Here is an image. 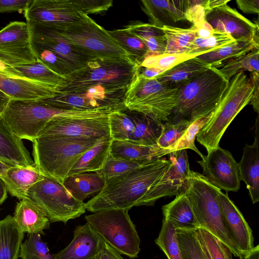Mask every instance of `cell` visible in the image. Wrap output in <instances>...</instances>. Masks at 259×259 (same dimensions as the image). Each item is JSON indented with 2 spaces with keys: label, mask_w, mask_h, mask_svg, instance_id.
Returning <instances> with one entry per match:
<instances>
[{
  "label": "cell",
  "mask_w": 259,
  "mask_h": 259,
  "mask_svg": "<svg viewBox=\"0 0 259 259\" xmlns=\"http://www.w3.org/2000/svg\"><path fill=\"white\" fill-rule=\"evenodd\" d=\"M219 69L210 67L178 88L176 106L168 121L186 119L191 123L212 114L227 85Z\"/></svg>",
  "instance_id": "obj_2"
},
{
  "label": "cell",
  "mask_w": 259,
  "mask_h": 259,
  "mask_svg": "<svg viewBox=\"0 0 259 259\" xmlns=\"http://www.w3.org/2000/svg\"><path fill=\"white\" fill-rule=\"evenodd\" d=\"M168 155L170 166L140 200L138 206H152L158 199L179 195L188 188L191 170L187 150L173 151Z\"/></svg>",
  "instance_id": "obj_15"
},
{
  "label": "cell",
  "mask_w": 259,
  "mask_h": 259,
  "mask_svg": "<svg viewBox=\"0 0 259 259\" xmlns=\"http://www.w3.org/2000/svg\"><path fill=\"white\" fill-rule=\"evenodd\" d=\"M140 64L132 57L95 58L86 66L66 75L57 93L70 94L101 86L115 91H126L138 74Z\"/></svg>",
  "instance_id": "obj_3"
},
{
  "label": "cell",
  "mask_w": 259,
  "mask_h": 259,
  "mask_svg": "<svg viewBox=\"0 0 259 259\" xmlns=\"http://www.w3.org/2000/svg\"><path fill=\"white\" fill-rule=\"evenodd\" d=\"M36 60L35 56L0 52V90L11 99L40 100L53 97L58 93L56 88L27 78L13 67Z\"/></svg>",
  "instance_id": "obj_13"
},
{
  "label": "cell",
  "mask_w": 259,
  "mask_h": 259,
  "mask_svg": "<svg viewBox=\"0 0 259 259\" xmlns=\"http://www.w3.org/2000/svg\"><path fill=\"white\" fill-rule=\"evenodd\" d=\"M188 179L189 185L185 193L199 228L209 232L224 243L233 255L242 259L244 255L231 238L225 223L218 199L221 190L202 174L191 170Z\"/></svg>",
  "instance_id": "obj_6"
},
{
  "label": "cell",
  "mask_w": 259,
  "mask_h": 259,
  "mask_svg": "<svg viewBox=\"0 0 259 259\" xmlns=\"http://www.w3.org/2000/svg\"><path fill=\"white\" fill-rule=\"evenodd\" d=\"M13 218L21 232L29 234L44 235V230L49 229L51 223L45 212L27 199L17 203Z\"/></svg>",
  "instance_id": "obj_28"
},
{
  "label": "cell",
  "mask_w": 259,
  "mask_h": 259,
  "mask_svg": "<svg viewBox=\"0 0 259 259\" xmlns=\"http://www.w3.org/2000/svg\"><path fill=\"white\" fill-rule=\"evenodd\" d=\"M105 184V179L101 170L68 176L62 183L74 198L82 202L90 196L99 193Z\"/></svg>",
  "instance_id": "obj_30"
},
{
  "label": "cell",
  "mask_w": 259,
  "mask_h": 259,
  "mask_svg": "<svg viewBox=\"0 0 259 259\" xmlns=\"http://www.w3.org/2000/svg\"><path fill=\"white\" fill-rule=\"evenodd\" d=\"M212 113L207 116L198 118L191 123L185 134L172 148V151L189 149L194 151L202 158L204 155L197 148L195 145V140L200 130L209 120Z\"/></svg>",
  "instance_id": "obj_50"
},
{
  "label": "cell",
  "mask_w": 259,
  "mask_h": 259,
  "mask_svg": "<svg viewBox=\"0 0 259 259\" xmlns=\"http://www.w3.org/2000/svg\"><path fill=\"white\" fill-rule=\"evenodd\" d=\"M0 161L11 166H26L34 163L23 142L0 116Z\"/></svg>",
  "instance_id": "obj_24"
},
{
  "label": "cell",
  "mask_w": 259,
  "mask_h": 259,
  "mask_svg": "<svg viewBox=\"0 0 259 259\" xmlns=\"http://www.w3.org/2000/svg\"><path fill=\"white\" fill-rule=\"evenodd\" d=\"M76 7L83 13L103 14L112 6V0H71Z\"/></svg>",
  "instance_id": "obj_53"
},
{
  "label": "cell",
  "mask_w": 259,
  "mask_h": 259,
  "mask_svg": "<svg viewBox=\"0 0 259 259\" xmlns=\"http://www.w3.org/2000/svg\"><path fill=\"white\" fill-rule=\"evenodd\" d=\"M112 141L111 137H104L99 140L79 159L68 176L101 170L110 153Z\"/></svg>",
  "instance_id": "obj_33"
},
{
  "label": "cell",
  "mask_w": 259,
  "mask_h": 259,
  "mask_svg": "<svg viewBox=\"0 0 259 259\" xmlns=\"http://www.w3.org/2000/svg\"><path fill=\"white\" fill-rule=\"evenodd\" d=\"M0 52L18 56H35L31 48L30 34L26 22H11L0 30Z\"/></svg>",
  "instance_id": "obj_26"
},
{
  "label": "cell",
  "mask_w": 259,
  "mask_h": 259,
  "mask_svg": "<svg viewBox=\"0 0 259 259\" xmlns=\"http://www.w3.org/2000/svg\"><path fill=\"white\" fill-rule=\"evenodd\" d=\"M161 209L163 218L169 221L176 230H195L199 228L185 191L176 195Z\"/></svg>",
  "instance_id": "obj_29"
},
{
  "label": "cell",
  "mask_w": 259,
  "mask_h": 259,
  "mask_svg": "<svg viewBox=\"0 0 259 259\" xmlns=\"http://www.w3.org/2000/svg\"><path fill=\"white\" fill-rule=\"evenodd\" d=\"M255 136L252 144H246L238 163L241 181L246 184L253 203L259 200L258 118L256 120Z\"/></svg>",
  "instance_id": "obj_23"
},
{
  "label": "cell",
  "mask_w": 259,
  "mask_h": 259,
  "mask_svg": "<svg viewBox=\"0 0 259 259\" xmlns=\"http://www.w3.org/2000/svg\"><path fill=\"white\" fill-rule=\"evenodd\" d=\"M109 110H72L49 121L38 137L64 135L73 137L100 139L110 137Z\"/></svg>",
  "instance_id": "obj_12"
},
{
  "label": "cell",
  "mask_w": 259,
  "mask_h": 259,
  "mask_svg": "<svg viewBox=\"0 0 259 259\" xmlns=\"http://www.w3.org/2000/svg\"><path fill=\"white\" fill-rule=\"evenodd\" d=\"M127 111L135 122L134 129L127 141L145 146L156 145L162 132V122L140 112Z\"/></svg>",
  "instance_id": "obj_32"
},
{
  "label": "cell",
  "mask_w": 259,
  "mask_h": 259,
  "mask_svg": "<svg viewBox=\"0 0 259 259\" xmlns=\"http://www.w3.org/2000/svg\"><path fill=\"white\" fill-rule=\"evenodd\" d=\"M258 44L253 40H235L196 57L211 67L218 68L229 60L245 55L252 50H258Z\"/></svg>",
  "instance_id": "obj_34"
},
{
  "label": "cell",
  "mask_w": 259,
  "mask_h": 259,
  "mask_svg": "<svg viewBox=\"0 0 259 259\" xmlns=\"http://www.w3.org/2000/svg\"><path fill=\"white\" fill-rule=\"evenodd\" d=\"M39 234H31L22 243L19 257L21 259H53L47 244Z\"/></svg>",
  "instance_id": "obj_47"
},
{
  "label": "cell",
  "mask_w": 259,
  "mask_h": 259,
  "mask_svg": "<svg viewBox=\"0 0 259 259\" xmlns=\"http://www.w3.org/2000/svg\"><path fill=\"white\" fill-rule=\"evenodd\" d=\"M23 238L13 217L0 220V259H18Z\"/></svg>",
  "instance_id": "obj_35"
},
{
  "label": "cell",
  "mask_w": 259,
  "mask_h": 259,
  "mask_svg": "<svg viewBox=\"0 0 259 259\" xmlns=\"http://www.w3.org/2000/svg\"><path fill=\"white\" fill-rule=\"evenodd\" d=\"M235 40L228 34L215 31L211 35L206 38L196 37L186 53L202 55L217 50Z\"/></svg>",
  "instance_id": "obj_45"
},
{
  "label": "cell",
  "mask_w": 259,
  "mask_h": 259,
  "mask_svg": "<svg viewBox=\"0 0 259 259\" xmlns=\"http://www.w3.org/2000/svg\"><path fill=\"white\" fill-rule=\"evenodd\" d=\"M96 259H123L120 254L101 238L99 250Z\"/></svg>",
  "instance_id": "obj_55"
},
{
  "label": "cell",
  "mask_w": 259,
  "mask_h": 259,
  "mask_svg": "<svg viewBox=\"0 0 259 259\" xmlns=\"http://www.w3.org/2000/svg\"><path fill=\"white\" fill-rule=\"evenodd\" d=\"M101 237L87 223L75 227L73 238L53 259H96L99 250Z\"/></svg>",
  "instance_id": "obj_21"
},
{
  "label": "cell",
  "mask_w": 259,
  "mask_h": 259,
  "mask_svg": "<svg viewBox=\"0 0 259 259\" xmlns=\"http://www.w3.org/2000/svg\"><path fill=\"white\" fill-rule=\"evenodd\" d=\"M218 199L228 231L244 256L254 247L252 230L227 194L221 190Z\"/></svg>",
  "instance_id": "obj_20"
},
{
  "label": "cell",
  "mask_w": 259,
  "mask_h": 259,
  "mask_svg": "<svg viewBox=\"0 0 259 259\" xmlns=\"http://www.w3.org/2000/svg\"><path fill=\"white\" fill-rule=\"evenodd\" d=\"M183 259H206L195 230H176Z\"/></svg>",
  "instance_id": "obj_49"
},
{
  "label": "cell",
  "mask_w": 259,
  "mask_h": 259,
  "mask_svg": "<svg viewBox=\"0 0 259 259\" xmlns=\"http://www.w3.org/2000/svg\"><path fill=\"white\" fill-rule=\"evenodd\" d=\"M171 152V150L162 148L157 144L145 146L127 141L112 140L110 154L115 158L144 164L161 158Z\"/></svg>",
  "instance_id": "obj_25"
},
{
  "label": "cell",
  "mask_w": 259,
  "mask_h": 259,
  "mask_svg": "<svg viewBox=\"0 0 259 259\" xmlns=\"http://www.w3.org/2000/svg\"><path fill=\"white\" fill-rule=\"evenodd\" d=\"M203 169L202 174L215 187L226 192H237L240 188L238 163L231 153L220 146L207 152L198 161Z\"/></svg>",
  "instance_id": "obj_16"
},
{
  "label": "cell",
  "mask_w": 259,
  "mask_h": 259,
  "mask_svg": "<svg viewBox=\"0 0 259 259\" xmlns=\"http://www.w3.org/2000/svg\"><path fill=\"white\" fill-rule=\"evenodd\" d=\"M211 66L197 57L183 61L158 75L154 79L172 88H179Z\"/></svg>",
  "instance_id": "obj_31"
},
{
  "label": "cell",
  "mask_w": 259,
  "mask_h": 259,
  "mask_svg": "<svg viewBox=\"0 0 259 259\" xmlns=\"http://www.w3.org/2000/svg\"><path fill=\"white\" fill-rule=\"evenodd\" d=\"M72 110L53 107L43 99H11L1 117L19 138L33 142L49 121Z\"/></svg>",
  "instance_id": "obj_11"
},
{
  "label": "cell",
  "mask_w": 259,
  "mask_h": 259,
  "mask_svg": "<svg viewBox=\"0 0 259 259\" xmlns=\"http://www.w3.org/2000/svg\"><path fill=\"white\" fill-rule=\"evenodd\" d=\"M108 32L127 54L139 64L147 55L148 48L144 41L127 28Z\"/></svg>",
  "instance_id": "obj_39"
},
{
  "label": "cell",
  "mask_w": 259,
  "mask_h": 259,
  "mask_svg": "<svg viewBox=\"0 0 259 259\" xmlns=\"http://www.w3.org/2000/svg\"><path fill=\"white\" fill-rule=\"evenodd\" d=\"M25 199L37 205L51 223L66 224L86 210L85 203L74 198L62 183L47 176L28 190Z\"/></svg>",
  "instance_id": "obj_10"
},
{
  "label": "cell",
  "mask_w": 259,
  "mask_h": 259,
  "mask_svg": "<svg viewBox=\"0 0 259 259\" xmlns=\"http://www.w3.org/2000/svg\"><path fill=\"white\" fill-rule=\"evenodd\" d=\"M191 123L186 119H182L176 123L165 121L163 123L162 132L157 140V144L162 148L170 149L172 151V148Z\"/></svg>",
  "instance_id": "obj_48"
},
{
  "label": "cell",
  "mask_w": 259,
  "mask_h": 259,
  "mask_svg": "<svg viewBox=\"0 0 259 259\" xmlns=\"http://www.w3.org/2000/svg\"><path fill=\"white\" fill-rule=\"evenodd\" d=\"M30 45L37 60L54 72L65 77L74 71L67 63L42 45L30 38Z\"/></svg>",
  "instance_id": "obj_41"
},
{
  "label": "cell",
  "mask_w": 259,
  "mask_h": 259,
  "mask_svg": "<svg viewBox=\"0 0 259 259\" xmlns=\"http://www.w3.org/2000/svg\"><path fill=\"white\" fill-rule=\"evenodd\" d=\"M258 50H254L250 52L229 60L221 68L219 71L227 80L240 71H248L259 72Z\"/></svg>",
  "instance_id": "obj_42"
},
{
  "label": "cell",
  "mask_w": 259,
  "mask_h": 259,
  "mask_svg": "<svg viewBox=\"0 0 259 259\" xmlns=\"http://www.w3.org/2000/svg\"><path fill=\"white\" fill-rule=\"evenodd\" d=\"M171 164L161 158L121 175L105 179L102 190L85 203L92 212L108 209L128 210L138 206L140 200L161 177Z\"/></svg>",
  "instance_id": "obj_1"
},
{
  "label": "cell",
  "mask_w": 259,
  "mask_h": 259,
  "mask_svg": "<svg viewBox=\"0 0 259 259\" xmlns=\"http://www.w3.org/2000/svg\"><path fill=\"white\" fill-rule=\"evenodd\" d=\"M33 0H0V14L18 12L24 13Z\"/></svg>",
  "instance_id": "obj_54"
},
{
  "label": "cell",
  "mask_w": 259,
  "mask_h": 259,
  "mask_svg": "<svg viewBox=\"0 0 259 259\" xmlns=\"http://www.w3.org/2000/svg\"><path fill=\"white\" fill-rule=\"evenodd\" d=\"M259 72H252L250 74V78L254 85V91L252 97L250 102L252 105L254 110L258 114L259 111Z\"/></svg>",
  "instance_id": "obj_57"
},
{
  "label": "cell",
  "mask_w": 259,
  "mask_h": 259,
  "mask_svg": "<svg viewBox=\"0 0 259 259\" xmlns=\"http://www.w3.org/2000/svg\"><path fill=\"white\" fill-rule=\"evenodd\" d=\"M124 209H108L85 216L95 232L120 254L136 258L140 251V239Z\"/></svg>",
  "instance_id": "obj_8"
},
{
  "label": "cell",
  "mask_w": 259,
  "mask_h": 259,
  "mask_svg": "<svg viewBox=\"0 0 259 259\" xmlns=\"http://www.w3.org/2000/svg\"><path fill=\"white\" fill-rule=\"evenodd\" d=\"M108 121L112 140L127 141L134 129L135 122L127 109L111 112Z\"/></svg>",
  "instance_id": "obj_44"
},
{
  "label": "cell",
  "mask_w": 259,
  "mask_h": 259,
  "mask_svg": "<svg viewBox=\"0 0 259 259\" xmlns=\"http://www.w3.org/2000/svg\"><path fill=\"white\" fill-rule=\"evenodd\" d=\"M207 0L187 1V9L185 12L186 20L197 27L204 22L205 17L208 13Z\"/></svg>",
  "instance_id": "obj_52"
},
{
  "label": "cell",
  "mask_w": 259,
  "mask_h": 259,
  "mask_svg": "<svg viewBox=\"0 0 259 259\" xmlns=\"http://www.w3.org/2000/svg\"><path fill=\"white\" fill-rule=\"evenodd\" d=\"M161 28L167 40L165 53H187L192 42L197 37L196 27L193 25L188 28L165 25Z\"/></svg>",
  "instance_id": "obj_38"
},
{
  "label": "cell",
  "mask_w": 259,
  "mask_h": 259,
  "mask_svg": "<svg viewBox=\"0 0 259 259\" xmlns=\"http://www.w3.org/2000/svg\"><path fill=\"white\" fill-rule=\"evenodd\" d=\"M52 27L67 41L92 59L131 57L111 36L108 30L87 15L80 21Z\"/></svg>",
  "instance_id": "obj_9"
},
{
  "label": "cell",
  "mask_w": 259,
  "mask_h": 259,
  "mask_svg": "<svg viewBox=\"0 0 259 259\" xmlns=\"http://www.w3.org/2000/svg\"><path fill=\"white\" fill-rule=\"evenodd\" d=\"M11 166L0 161V177L2 176Z\"/></svg>",
  "instance_id": "obj_63"
},
{
  "label": "cell",
  "mask_w": 259,
  "mask_h": 259,
  "mask_svg": "<svg viewBox=\"0 0 259 259\" xmlns=\"http://www.w3.org/2000/svg\"><path fill=\"white\" fill-rule=\"evenodd\" d=\"M195 231L206 259H233L230 249L209 232L202 228Z\"/></svg>",
  "instance_id": "obj_40"
},
{
  "label": "cell",
  "mask_w": 259,
  "mask_h": 259,
  "mask_svg": "<svg viewBox=\"0 0 259 259\" xmlns=\"http://www.w3.org/2000/svg\"><path fill=\"white\" fill-rule=\"evenodd\" d=\"M236 2L239 9L244 13L247 14H258V0H237Z\"/></svg>",
  "instance_id": "obj_56"
},
{
  "label": "cell",
  "mask_w": 259,
  "mask_h": 259,
  "mask_svg": "<svg viewBox=\"0 0 259 259\" xmlns=\"http://www.w3.org/2000/svg\"><path fill=\"white\" fill-rule=\"evenodd\" d=\"M11 99L0 90V116L2 115Z\"/></svg>",
  "instance_id": "obj_60"
},
{
  "label": "cell",
  "mask_w": 259,
  "mask_h": 259,
  "mask_svg": "<svg viewBox=\"0 0 259 259\" xmlns=\"http://www.w3.org/2000/svg\"><path fill=\"white\" fill-rule=\"evenodd\" d=\"M140 6L149 23L158 27L186 20L187 1L143 0Z\"/></svg>",
  "instance_id": "obj_22"
},
{
  "label": "cell",
  "mask_w": 259,
  "mask_h": 259,
  "mask_svg": "<svg viewBox=\"0 0 259 259\" xmlns=\"http://www.w3.org/2000/svg\"><path fill=\"white\" fill-rule=\"evenodd\" d=\"M199 55L200 54H190L184 53H164L156 55L146 56L140 63V65L144 67L156 68L164 72L183 61Z\"/></svg>",
  "instance_id": "obj_46"
},
{
  "label": "cell",
  "mask_w": 259,
  "mask_h": 259,
  "mask_svg": "<svg viewBox=\"0 0 259 259\" xmlns=\"http://www.w3.org/2000/svg\"><path fill=\"white\" fill-rule=\"evenodd\" d=\"M163 71L154 68L141 67L140 65L138 74L146 79H153Z\"/></svg>",
  "instance_id": "obj_59"
},
{
  "label": "cell",
  "mask_w": 259,
  "mask_h": 259,
  "mask_svg": "<svg viewBox=\"0 0 259 259\" xmlns=\"http://www.w3.org/2000/svg\"><path fill=\"white\" fill-rule=\"evenodd\" d=\"M124 27L141 38L147 46L146 56L156 55L165 53L166 37L161 28L150 23L135 21Z\"/></svg>",
  "instance_id": "obj_36"
},
{
  "label": "cell",
  "mask_w": 259,
  "mask_h": 259,
  "mask_svg": "<svg viewBox=\"0 0 259 259\" xmlns=\"http://www.w3.org/2000/svg\"><path fill=\"white\" fill-rule=\"evenodd\" d=\"M143 165L144 164L136 162L115 158L109 153L101 171L105 179H108L121 175Z\"/></svg>",
  "instance_id": "obj_51"
},
{
  "label": "cell",
  "mask_w": 259,
  "mask_h": 259,
  "mask_svg": "<svg viewBox=\"0 0 259 259\" xmlns=\"http://www.w3.org/2000/svg\"><path fill=\"white\" fill-rule=\"evenodd\" d=\"M243 259H259V245L257 244L247 253L244 255Z\"/></svg>",
  "instance_id": "obj_61"
},
{
  "label": "cell",
  "mask_w": 259,
  "mask_h": 259,
  "mask_svg": "<svg viewBox=\"0 0 259 259\" xmlns=\"http://www.w3.org/2000/svg\"><path fill=\"white\" fill-rule=\"evenodd\" d=\"M45 176L33 163L26 166H11L1 178L6 184L8 192L20 200L25 199L28 190L42 180Z\"/></svg>",
  "instance_id": "obj_27"
},
{
  "label": "cell",
  "mask_w": 259,
  "mask_h": 259,
  "mask_svg": "<svg viewBox=\"0 0 259 259\" xmlns=\"http://www.w3.org/2000/svg\"><path fill=\"white\" fill-rule=\"evenodd\" d=\"M125 91H113L94 86L76 93H57L53 97L43 99L48 105L62 110H125Z\"/></svg>",
  "instance_id": "obj_14"
},
{
  "label": "cell",
  "mask_w": 259,
  "mask_h": 259,
  "mask_svg": "<svg viewBox=\"0 0 259 259\" xmlns=\"http://www.w3.org/2000/svg\"><path fill=\"white\" fill-rule=\"evenodd\" d=\"M26 23L30 38L52 51L67 63L74 71L84 67L93 59L67 41L53 27L38 23Z\"/></svg>",
  "instance_id": "obj_19"
},
{
  "label": "cell",
  "mask_w": 259,
  "mask_h": 259,
  "mask_svg": "<svg viewBox=\"0 0 259 259\" xmlns=\"http://www.w3.org/2000/svg\"><path fill=\"white\" fill-rule=\"evenodd\" d=\"M155 243L168 259H183L177 240L176 229L169 221L164 218L159 235L155 240Z\"/></svg>",
  "instance_id": "obj_43"
},
{
  "label": "cell",
  "mask_w": 259,
  "mask_h": 259,
  "mask_svg": "<svg viewBox=\"0 0 259 259\" xmlns=\"http://www.w3.org/2000/svg\"><path fill=\"white\" fill-rule=\"evenodd\" d=\"M99 140L64 135L38 137L33 142L34 163L44 175L62 184L79 159Z\"/></svg>",
  "instance_id": "obj_4"
},
{
  "label": "cell",
  "mask_w": 259,
  "mask_h": 259,
  "mask_svg": "<svg viewBox=\"0 0 259 259\" xmlns=\"http://www.w3.org/2000/svg\"><path fill=\"white\" fill-rule=\"evenodd\" d=\"M7 193L8 191L6 184L0 177V205L7 199Z\"/></svg>",
  "instance_id": "obj_62"
},
{
  "label": "cell",
  "mask_w": 259,
  "mask_h": 259,
  "mask_svg": "<svg viewBox=\"0 0 259 259\" xmlns=\"http://www.w3.org/2000/svg\"><path fill=\"white\" fill-rule=\"evenodd\" d=\"M253 91L254 85L250 77L243 71L238 72L229 79L212 116L196 136L197 141L207 152L219 146L229 124L250 103Z\"/></svg>",
  "instance_id": "obj_5"
},
{
  "label": "cell",
  "mask_w": 259,
  "mask_h": 259,
  "mask_svg": "<svg viewBox=\"0 0 259 259\" xmlns=\"http://www.w3.org/2000/svg\"><path fill=\"white\" fill-rule=\"evenodd\" d=\"M13 67L25 77L54 87L57 91L65 82L64 76L54 72L38 60Z\"/></svg>",
  "instance_id": "obj_37"
},
{
  "label": "cell",
  "mask_w": 259,
  "mask_h": 259,
  "mask_svg": "<svg viewBox=\"0 0 259 259\" xmlns=\"http://www.w3.org/2000/svg\"><path fill=\"white\" fill-rule=\"evenodd\" d=\"M205 20L215 31L230 35L236 40H253L258 44V25L227 4L210 11Z\"/></svg>",
  "instance_id": "obj_18"
},
{
  "label": "cell",
  "mask_w": 259,
  "mask_h": 259,
  "mask_svg": "<svg viewBox=\"0 0 259 259\" xmlns=\"http://www.w3.org/2000/svg\"><path fill=\"white\" fill-rule=\"evenodd\" d=\"M178 92V88L166 86L154 78H144L138 74L125 93L124 105L129 110L161 122L167 121L176 106Z\"/></svg>",
  "instance_id": "obj_7"
},
{
  "label": "cell",
  "mask_w": 259,
  "mask_h": 259,
  "mask_svg": "<svg viewBox=\"0 0 259 259\" xmlns=\"http://www.w3.org/2000/svg\"><path fill=\"white\" fill-rule=\"evenodd\" d=\"M196 27V36L199 38L207 37L211 35L215 31L206 21Z\"/></svg>",
  "instance_id": "obj_58"
},
{
  "label": "cell",
  "mask_w": 259,
  "mask_h": 259,
  "mask_svg": "<svg viewBox=\"0 0 259 259\" xmlns=\"http://www.w3.org/2000/svg\"><path fill=\"white\" fill-rule=\"evenodd\" d=\"M24 14L26 22L51 27L75 23L86 15L71 0H33Z\"/></svg>",
  "instance_id": "obj_17"
}]
</instances>
